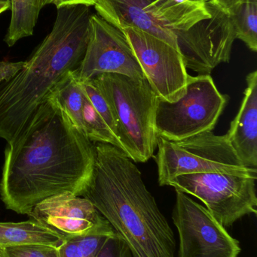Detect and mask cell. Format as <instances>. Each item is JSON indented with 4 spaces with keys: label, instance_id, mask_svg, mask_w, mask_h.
I'll use <instances>...</instances> for the list:
<instances>
[{
    "label": "cell",
    "instance_id": "d6986e66",
    "mask_svg": "<svg viewBox=\"0 0 257 257\" xmlns=\"http://www.w3.org/2000/svg\"><path fill=\"white\" fill-rule=\"evenodd\" d=\"M80 83H81L83 92L90 101L91 103L93 105L94 108L98 111V114L102 117L107 126L111 130L112 133L118 139L117 125H116L114 116H113L110 105H108L107 101L101 94V92L97 88L92 80Z\"/></svg>",
    "mask_w": 257,
    "mask_h": 257
},
{
    "label": "cell",
    "instance_id": "4316f807",
    "mask_svg": "<svg viewBox=\"0 0 257 257\" xmlns=\"http://www.w3.org/2000/svg\"><path fill=\"white\" fill-rule=\"evenodd\" d=\"M37 2L39 9H42V8L45 7L47 5L52 4L54 0H37Z\"/></svg>",
    "mask_w": 257,
    "mask_h": 257
},
{
    "label": "cell",
    "instance_id": "30bf717a",
    "mask_svg": "<svg viewBox=\"0 0 257 257\" xmlns=\"http://www.w3.org/2000/svg\"><path fill=\"white\" fill-rule=\"evenodd\" d=\"M122 30L157 96L169 102L181 99L190 75L179 51L139 29L128 27Z\"/></svg>",
    "mask_w": 257,
    "mask_h": 257
},
{
    "label": "cell",
    "instance_id": "44dd1931",
    "mask_svg": "<svg viewBox=\"0 0 257 257\" xmlns=\"http://www.w3.org/2000/svg\"><path fill=\"white\" fill-rule=\"evenodd\" d=\"M113 235L96 234L71 238H73L78 244L82 257H96L106 241Z\"/></svg>",
    "mask_w": 257,
    "mask_h": 257
},
{
    "label": "cell",
    "instance_id": "3957f363",
    "mask_svg": "<svg viewBox=\"0 0 257 257\" xmlns=\"http://www.w3.org/2000/svg\"><path fill=\"white\" fill-rule=\"evenodd\" d=\"M51 33L10 79L0 84V138L13 142L57 83L81 64L90 38V7L58 8Z\"/></svg>",
    "mask_w": 257,
    "mask_h": 257
},
{
    "label": "cell",
    "instance_id": "8992f818",
    "mask_svg": "<svg viewBox=\"0 0 257 257\" xmlns=\"http://www.w3.org/2000/svg\"><path fill=\"white\" fill-rule=\"evenodd\" d=\"M158 152L154 157L160 186L180 175L223 173L256 175L257 169L246 167L231 146L226 135L206 132L181 141L158 136Z\"/></svg>",
    "mask_w": 257,
    "mask_h": 257
},
{
    "label": "cell",
    "instance_id": "f546056e",
    "mask_svg": "<svg viewBox=\"0 0 257 257\" xmlns=\"http://www.w3.org/2000/svg\"><path fill=\"white\" fill-rule=\"evenodd\" d=\"M0 3H10V0H0Z\"/></svg>",
    "mask_w": 257,
    "mask_h": 257
},
{
    "label": "cell",
    "instance_id": "7402d4cb",
    "mask_svg": "<svg viewBox=\"0 0 257 257\" xmlns=\"http://www.w3.org/2000/svg\"><path fill=\"white\" fill-rule=\"evenodd\" d=\"M131 252L126 243L118 234L110 237L96 257H131Z\"/></svg>",
    "mask_w": 257,
    "mask_h": 257
},
{
    "label": "cell",
    "instance_id": "7a4b0ae2",
    "mask_svg": "<svg viewBox=\"0 0 257 257\" xmlns=\"http://www.w3.org/2000/svg\"><path fill=\"white\" fill-rule=\"evenodd\" d=\"M95 150L93 175L83 197L110 223L133 257H175V234L134 162L108 144L98 143Z\"/></svg>",
    "mask_w": 257,
    "mask_h": 257
},
{
    "label": "cell",
    "instance_id": "603a6c76",
    "mask_svg": "<svg viewBox=\"0 0 257 257\" xmlns=\"http://www.w3.org/2000/svg\"><path fill=\"white\" fill-rule=\"evenodd\" d=\"M24 62H0V84L14 76L24 66Z\"/></svg>",
    "mask_w": 257,
    "mask_h": 257
},
{
    "label": "cell",
    "instance_id": "ac0fdd59",
    "mask_svg": "<svg viewBox=\"0 0 257 257\" xmlns=\"http://www.w3.org/2000/svg\"><path fill=\"white\" fill-rule=\"evenodd\" d=\"M83 91V90H82ZM83 98L82 123L84 134L93 143L108 144L122 151V147L116 136L112 133L104 119L94 108L87 96Z\"/></svg>",
    "mask_w": 257,
    "mask_h": 257
},
{
    "label": "cell",
    "instance_id": "52a82bcc",
    "mask_svg": "<svg viewBox=\"0 0 257 257\" xmlns=\"http://www.w3.org/2000/svg\"><path fill=\"white\" fill-rule=\"evenodd\" d=\"M229 101L219 91L211 75L190 76L184 96L177 102L158 98L155 124L157 135L181 141L212 132Z\"/></svg>",
    "mask_w": 257,
    "mask_h": 257
},
{
    "label": "cell",
    "instance_id": "5b68a950",
    "mask_svg": "<svg viewBox=\"0 0 257 257\" xmlns=\"http://www.w3.org/2000/svg\"><path fill=\"white\" fill-rule=\"evenodd\" d=\"M92 81L111 108L122 151L134 163L147 162L157 148L158 97L146 78L107 73Z\"/></svg>",
    "mask_w": 257,
    "mask_h": 257
},
{
    "label": "cell",
    "instance_id": "5bb4252c",
    "mask_svg": "<svg viewBox=\"0 0 257 257\" xmlns=\"http://www.w3.org/2000/svg\"><path fill=\"white\" fill-rule=\"evenodd\" d=\"M64 237L36 220L0 222V247L44 244L60 247Z\"/></svg>",
    "mask_w": 257,
    "mask_h": 257
},
{
    "label": "cell",
    "instance_id": "e0dca14e",
    "mask_svg": "<svg viewBox=\"0 0 257 257\" xmlns=\"http://www.w3.org/2000/svg\"><path fill=\"white\" fill-rule=\"evenodd\" d=\"M235 39L257 51V0H239L229 10Z\"/></svg>",
    "mask_w": 257,
    "mask_h": 257
},
{
    "label": "cell",
    "instance_id": "7c38bea8",
    "mask_svg": "<svg viewBox=\"0 0 257 257\" xmlns=\"http://www.w3.org/2000/svg\"><path fill=\"white\" fill-rule=\"evenodd\" d=\"M28 216L65 238L116 234L90 200L70 192H63L42 201Z\"/></svg>",
    "mask_w": 257,
    "mask_h": 257
},
{
    "label": "cell",
    "instance_id": "cb8c5ba5",
    "mask_svg": "<svg viewBox=\"0 0 257 257\" xmlns=\"http://www.w3.org/2000/svg\"><path fill=\"white\" fill-rule=\"evenodd\" d=\"M59 255L60 257H82L73 238H65L64 242L59 247Z\"/></svg>",
    "mask_w": 257,
    "mask_h": 257
},
{
    "label": "cell",
    "instance_id": "6da1fadb",
    "mask_svg": "<svg viewBox=\"0 0 257 257\" xmlns=\"http://www.w3.org/2000/svg\"><path fill=\"white\" fill-rule=\"evenodd\" d=\"M95 159V145L72 123L51 93L6 146L0 199L6 209L28 216L51 196L63 192L82 196Z\"/></svg>",
    "mask_w": 257,
    "mask_h": 257
},
{
    "label": "cell",
    "instance_id": "9a60e30c",
    "mask_svg": "<svg viewBox=\"0 0 257 257\" xmlns=\"http://www.w3.org/2000/svg\"><path fill=\"white\" fill-rule=\"evenodd\" d=\"M10 24L4 41L12 47L21 39L33 36L41 9L37 0H10Z\"/></svg>",
    "mask_w": 257,
    "mask_h": 257
},
{
    "label": "cell",
    "instance_id": "83f0119b",
    "mask_svg": "<svg viewBox=\"0 0 257 257\" xmlns=\"http://www.w3.org/2000/svg\"><path fill=\"white\" fill-rule=\"evenodd\" d=\"M10 3H0V15L10 9Z\"/></svg>",
    "mask_w": 257,
    "mask_h": 257
},
{
    "label": "cell",
    "instance_id": "ffe728a7",
    "mask_svg": "<svg viewBox=\"0 0 257 257\" xmlns=\"http://www.w3.org/2000/svg\"><path fill=\"white\" fill-rule=\"evenodd\" d=\"M0 257H60L59 247L44 244L0 247Z\"/></svg>",
    "mask_w": 257,
    "mask_h": 257
},
{
    "label": "cell",
    "instance_id": "ba28073f",
    "mask_svg": "<svg viewBox=\"0 0 257 257\" xmlns=\"http://www.w3.org/2000/svg\"><path fill=\"white\" fill-rule=\"evenodd\" d=\"M256 175L188 174L169 180L166 186L202 201L226 228L249 214L256 215Z\"/></svg>",
    "mask_w": 257,
    "mask_h": 257
},
{
    "label": "cell",
    "instance_id": "277c9868",
    "mask_svg": "<svg viewBox=\"0 0 257 257\" xmlns=\"http://www.w3.org/2000/svg\"><path fill=\"white\" fill-rule=\"evenodd\" d=\"M97 14L122 30L131 27L179 51L187 69L202 75L220 49L222 27L208 0H95Z\"/></svg>",
    "mask_w": 257,
    "mask_h": 257
},
{
    "label": "cell",
    "instance_id": "4fadbf2b",
    "mask_svg": "<svg viewBox=\"0 0 257 257\" xmlns=\"http://www.w3.org/2000/svg\"><path fill=\"white\" fill-rule=\"evenodd\" d=\"M247 87L241 107L226 133L228 141L241 163L257 169V72L246 78Z\"/></svg>",
    "mask_w": 257,
    "mask_h": 257
},
{
    "label": "cell",
    "instance_id": "d4e9b609",
    "mask_svg": "<svg viewBox=\"0 0 257 257\" xmlns=\"http://www.w3.org/2000/svg\"><path fill=\"white\" fill-rule=\"evenodd\" d=\"M52 4L55 5L57 9L63 6H78V5L91 7L95 6V0H54Z\"/></svg>",
    "mask_w": 257,
    "mask_h": 257
},
{
    "label": "cell",
    "instance_id": "f1b7e54d",
    "mask_svg": "<svg viewBox=\"0 0 257 257\" xmlns=\"http://www.w3.org/2000/svg\"><path fill=\"white\" fill-rule=\"evenodd\" d=\"M208 1H209L210 3H212V4L215 5V6H219L218 3H217V0H208Z\"/></svg>",
    "mask_w": 257,
    "mask_h": 257
},
{
    "label": "cell",
    "instance_id": "8fae6325",
    "mask_svg": "<svg viewBox=\"0 0 257 257\" xmlns=\"http://www.w3.org/2000/svg\"><path fill=\"white\" fill-rule=\"evenodd\" d=\"M90 25V38L85 54L78 69L73 71L79 82L107 73L146 78L122 30L98 14L91 15Z\"/></svg>",
    "mask_w": 257,
    "mask_h": 257
},
{
    "label": "cell",
    "instance_id": "9c48e42d",
    "mask_svg": "<svg viewBox=\"0 0 257 257\" xmlns=\"http://www.w3.org/2000/svg\"><path fill=\"white\" fill-rule=\"evenodd\" d=\"M175 191L172 220L179 235L178 257H238L239 241L205 207Z\"/></svg>",
    "mask_w": 257,
    "mask_h": 257
},
{
    "label": "cell",
    "instance_id": "484cf974",
    "mask_svg": "<svg viewBox=\"0 0 257 257\" xmlns=\"http://www.w3.org/2000/svg\"><path fill=\"white\" fill-rule=\"evenodd\" d=\"M239 0H217L222 9L229 12V9L233 7Z\"/></svg>",
    "mask_w": 257,
    "mask_h": 257
},
{
    "label": "cell",
    "instance_id": "2e32d148",
    "mask_svg": "<svg viewBox=\"0 0 257 257\" xmlns=\"http://www.w3.org/2000/svg\"><path fill=\"white\" fill-rule=\"evenodd\" d=\"M51 93L55 96L72 123L85 136L82 123L84 95L81 83L75 78L73 71L68 72L57 83Z\"/></svg>",
    "mask_w": 257,
    "mask_h": 257
}]
</instances>
